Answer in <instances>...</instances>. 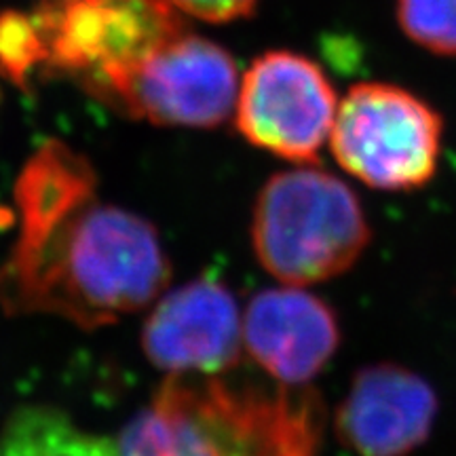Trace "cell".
<instances>
[{
    "label": "cell",
    "instance_id": "12",
    "mask_svg": "<svg viewBox=\"0 0 456 456\" xmlns=\"http://www.w3.org/2000/svg\"><path fill=\"white\" fill-rule=\"evenodd\" d=\"M397 21L410 41L456 57V0H397Z\"/></svg>",
    "mask_w": 456,
    "mask_h": 456
},
{
    "label": "cell",
    "instance_id": "2",
    "mask_svg": "<svg viewBox=\"0 0 456 456\" xmlns=\"http://www.w3.org/2000/svg\"><path fill=\"white\" fill-rule=\"evenodd\" d=\"M326 406L309 387L174 374L125 427L118 456H317Z\"/></svg>",
    "mask_w": 456,
    "mask_h": 456
},
{
    "label": "cell",
    "instance_id": "11",
    "mask_svg": "<svg viewBox=\"0 0 456 456\" xmlns=\"http://www.w3.org/2000/svg\"><path fill=\"white\" fill-rule=\"evenodd\" d=\"M0 456H118L104 437L49 408H24L0 431Z\"/></svg>",
    "mask_w": 456,
    "mask_h": 456
},
{
    "label": "cell",
    "instance_id": "10",
    "mask_svg": "<svg viewBox=\"0 0 456 456\" xmlns=\"http://www.w3.org/2000/svg\"><path fill=\"white\" fill-rule=\"evenodd\" d=\"M342 340L326 300L296 288L262 289L243 315V345L283 387H305L332 362Z\"/></svg>",
    "mask_w": 456,
    "mask_h": 456
},
{
    "label": "cell",
    "instance_id": "7",
    "mask_svg": "<svg viewBox=\"0 0 456 456\" xmlns=\"http://www.w3.org/2000/svg\"><path fill=\"white\" fill-rule=\"evenodd\" d=\"M338 95L328 74L294 51L256 57L237 94L239 134L292 163H315L332 134Z\"/></svg>",
    "mask_w": 456,
    "mask_h": 456
},
{
    "label": "cell",
    "instance_id": "3",
    "mask_svg": "<svg viewBox=\"0 0 456 456\" xmlns=\"http://www.w3.org/2000/svg\"><path fill=\"white\" fill-rule=\"evenodd\" d=\"M370 241L372 228L362 201L330 171H279L256 199V258L283 283L311 285L338 277L362 258Z\"/></svg>",
    "mask_w": 456,
    "mask_h": 456
},
{
    "label": "cell",
    "instance_id": "6",
    "mask_svg": "<svg viewBox=\"0 0 456 456\" xmlns=\"http://www.w3.org/2000/svg\"><path fill=\"white\" fill-rule=\"evenodd\" d=\"M237 61L224 47L180 34L118 77L100 102L131 118L171 127H216L237 104Z\"/></svg>",
    "mask_w": 456,
    "mask_h": 456
},
{
    "label": "cell",
    "instance_id": "13",
    "mask_svg": "<svg viewBox=\"0 0 456 456\" xmlns=\"http://www.w3.org/2000/svg\"><path fill=\"white\" fill-rule=\"evenodd\" d=\"M43 38L32 17L20 11L0 13V72L17 87H28V77L45 64Z\"/></svg>",
    "mask_w": 456,
    "mask_h": 456
},
{
    "label": "cell",
    "instance_id": "9",
    "mask_svg": "<svg viewBox=\"0 0 456 456\" xmlns=\"http://www.w3.org/2000/svg\"><path fill=\"white\" fill-rule=\"evenodd\" d=\"M440 402L423 376L372 363L353 376L336 408V436L357 456H410L429 440Z\"/></svg>",
    "mask_w": 456,
    "mask_h": 456
},
{
    "label": "cell",
    "instance_id": "4",
    "mask_svg": "<svg viewBox=\"0 0 456 456\" xmlns=\"http://www.w3.org/2000/svg\"><path fill=\"white\" fill-rule=\"evenodd\" d=\"M32 20L47 51L45 70L72 78L95 100L186 32L171 0H38Z\"/></svg>",
    "mask_w": 456,
    "mask_h": 456
},
{
    "label": "cell",
    "instance_id": "14",
    "mask_svg": "<svg viewBox=\"0 0 456 456\" xmlns=\"http://www.w3.org/2000/svg\"><path fill=\"white\" fill-rule=\"evenodd\" d=\"M260 0H171L182 13L209 21V24H228V21L249 17Z\"/></svg>",
    "mask_w": 456,
    "mask_h": 456
},
{
    "label": "cell",
    "instance_id": "5",
    "mask_svg": "<svg viewBox=\"0 0 456 456\" xmlns=\"http://www.w3.org/2000/svg\"><path fill=\"white\" fill-rule=\"evenodd\" d=\"M444 118L412 91L359 83L338 102L330 134L336 163L370 188L419 191L437 174Z\"/></svg>",
    "mask_w": 456,
    "mask_h": 456
},
{
    "label": "cell",
    "instance_id": "8",
    "mask_svg": "<svg viewBox=\"0 0 456 456\" xmlns=\"http://www.w3.org/2000/svg\"><path fill=\"white\" fill-rule=\"evenodd\" d=\"M144 351L171 374H218L241 359L243 319L216 277H199L159 302L144 328Z\"/></svg>",
    "mask_w": 456,
    "mask_h": 456
},
{
    "label": "cell",
    "instance_id": "1",
    "mask_svg": "<svg viewBox=\"0 0 456 456\" xmlns=\"http://www.w3.org/2000/svg\"><path fill=\"white\" fill-rule=\"evenodd\" d=\"M17 237L0 262V306L100 328L146 306L165 288L169 262L157 231L102 201L94 169L49 140L15 184Z\"/></svg>",
    "mask_w": 456,
    "mask_h": 456
}]
</instances>
